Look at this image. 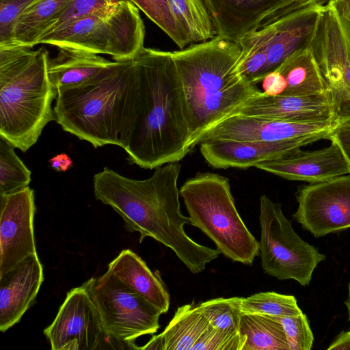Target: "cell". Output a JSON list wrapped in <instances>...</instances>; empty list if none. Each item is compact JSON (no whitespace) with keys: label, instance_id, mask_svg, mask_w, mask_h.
Here are the masks:
<instances>
[{"label":"cell","instance_id":"7402d4cb","mask_svg":"<svg viewBox=\"0 0 350 350\" xmlns=\"http://www.w3.org/2000/svg\"><path fill=\"white\" fill-rule=\"evenodd\" d=\"M211 325L197 304L183 305L176 310L163 332L139 349L193 350Z\"/></svg>","mask_w":350,"mask_h":350},{"label":"cell","instance_id":"d590c367","mask_svg":"<svg viewBox=\"0 0 350 350\" xmlns=\"http://www.w3.org/2000/svg\"><path fill=\"white\" fill-rule=\"evenodd\" d=\"M328 139L339 146L350 169V123L338 122Z\"/></svg>","mask_w":350,"mask_h":350},{"label":"cell","instance_id":"7a4b0ae2","mask_svg":"<svg viewBox=\"0 0 350 350\" xmlns=\"http://www.w3.org/2000/svg\"><path fill=\"white\" fill-rule=\"evenodd\" d=\"M180 169L178 162L170 163L156 167L147 179L135 180L105 167L94 176V192L97 200L122 217L126 230L139 233V243L146 237L155 239L198 273L220 252L196 243L185 232L190 219L180 211Z\"/></svg>","mask_w":350,"mask_h":350},{"label":"cell","instance_id":"5b68a950","mask_svg":"<svg viewBox=\"0 0 350 350\" xmlns=\"http://www.w3.org/2000/svg\"><path fill=\"white\" fill-rule=\"evenodd\" d=\"M49 59L44 47L0 46V136L24 152L55 120L57 89L49 75Z\"/></svg>","mask_w":350,"mask_h":350},{"label":"cell","instance_id":"4316f807","mask_svg":"<svg viewBox=\"0 0 350 350\" xmlns=\"http://www.w3.org/2000/svg\"><path fill=\"white\" fill-rule=\"evenodd\" d=\"M241 54L237 65L239 76L256 85L268 73V57L265 40L257 29L245 34L239 41Z\"/></svg>","mask_w":350,"mask_h":350},{"label":"cell","instance_id":"836d02e7","mask_svg":"<svg viewBox=\"0 0 350 350\" xmlns=\"http://www.w3.org/2000/svg\"><path fill=\"white\" fill-rule=\"evenodd\" d=\"M117 1L118 0H72L46 34L59 30L79 19L107 8Z\"/></svg>","mask_w":350,"mask_h":350},{"label":"cell","instance_id":"9c48e42d","mask_svg":"<svg viewBox=\"0 0 350 350\" xmlns=\"http://www.w3.org/2000/svg\"><path fill=\"white\" fill-rule=\"evenodd\" d=\"M259 220V253L264 271L278 280L292 279L301 286L308 285L325 256L297 235L281 204L265 195L260 198Z\"/></svg>","mask_w":350,"mask_h":350},{"label":"cell","instance_id":"9a60e30c","mask_svg":"<svg viewBox=\"0 0 350 350\" xmlns=\"http://www.w3.org/2000/svg\"><path fill=\"white\" fill-rule=\"evenodd\" d=\"M317 141L316 138L282 142L217 139L204 140L199 144L202 157L212 167L245 169L282 158Z\"/></svg>","mask_w":350,"mask_h":350},{"label":"cell","instance_id":"60d3db41","mask_svg":"<svg viewBox=\"0 0 350 350\" xmlns=\"http://www.w3.org/2000/svg\"><path fill=\"white\" fill-rule=\"evenodd\" d=\"M345 304L347 309L348 319L350 322V280L348 284V294H347V297L346 300L345 301Z\"/></svg>","mask_w":350,"mask_h":350},{"label":"cell","instance_id":"f35d334b","mask_svg":"<svg viewBox=\"0 0 350 350\" xmlns=\"http://www.w3.org/2000/svg\"><path fill=\"white\" fill-rule=\"evenodd\" d=\"M327 349L350 350V331L340 333Z\"/></svg>","mask_w":350,"mask_h":350},{"label":"cell","instance_id":"5bb4252c","mask_svg":"<svg viewBox=\"0 0 350 350\" xmlns=\"http://www.w3.org/2000/svg\"><path fill=\"white\" fill-rule=\"evenodd\" d=\"M0 276L36 254L34 192L29 186L0 196Z\"/></svg>","mask_w":350,"mask_h":350},{"label":"cell","instance_id":"44dd1931","mask_svg":"<svg viewBox=\"0 0 350 350\" xmlns=\"http://www.w3.org/2000/svg\"><path fill=\"white\" fill-rule=\"evenodd\" d=\"M273 70L280 95L320 94L330 90L309 45L294 52Z\"/></svg>","mask_w":350,"mask_h":350},{"label":"cell","instance_id":"e0dca14e","mask_svg":"<svg viewBox=\"0 0 350 350\" xmlns=\"http://www.w3.org/2000/svg\"><path fill=\"white\" fill-rule=\"evenodd\" d=\"M340 109L331 91L312 95L268 96L260 92L234 115L293 120L338 118Z\"/></svg>","mask_w":350,"mask_h":350},{"label":"cell","instance_id":"52a82bcc","mask_svg":"<svg viewBox=\"0 0 350 350\" xmlns=\"http://www.w3.org/2000/svg\"><path fill=\"white\" fill-rule=\"evenodd\" d=\"M145 26L139 9L129 0L107 8L44 35L39 44L107 54L116 62L131 60L144 47Z\"/></svg>","mask_w":350,"mask_h":350},{"label":"cell","instance_id":"f1b7e54d","mask_svg":"<svg viewBox=\"0 0 350 350\" xmlns=\"http://www.w3.org/2000/svg\"><path fill=\"white\" fill-rule=\"evenodd\" d=\"M14 147L0 136V196H4L27 186L31 171L14 152Z\"/></svg>","mask_w":350,"mask_h":350},{"label":"cell","instance_id":"4fadbf2b","mask_svg":"<svg viewBox=\"0 0 350 350\" xmlns=\"http://www.w3.org/2000/svg\"><path fill=\"white\" fill-rule=\"evenodd\" d=\"M309 46L340 109L350 101V42L328 1L322 6Z\"/></svg>","mask_w":350,"mask_h":350},{"label":"cell","instance_id":"6da1fadb","mask_svg":"<svg viewBox=\"0 0 350 350\" xmlns=\"http://www.w3.org/2000/svg\"><path fill=\"white\" fill-rule=\"evenodd\" d=\"M133 60L137 85L121 148L142 168L178 162L191 150V132L172 52L144 47Z\"/></svg>","mask_w":350,"mask_h":350},{"label":"cell","instance_id":"1f68e13d","mask_svg":"<svg viewBox=\"0 0 350 350\" xmlns=\"http://www.w3.org/2000/svg\"><path fill=\"white\" fill-rule=\"evenodd\" d=\"M282 325L288 340L289 350H310L314 337L306 315L275 317Z\"/></svg>","mask_w":350,"mask_h":350},{"label":"cell","instance_id":"f546056e","mask_svg":"<svg viewBox=\"0 0 350 350\" xmlns=\"http://www.w3.org/2000/svg\"><path fill=\"white\" fill-rule=\"evenodd\" d=\"M162 29L179 47L191 43L189 38L174 15L168 0H129Z\"/></svg>","mask_w":350,"mask_h":350},{"label":"cell","instance_id":"ba28073f","mask_svg":"<svg viewBox=\"0 0 350 350\" xmlns=\"http://www.w3.org/2000/svg\"><path fill=\"white\" fill-rule=\"evenodd\" d=\"M116 349H139L135 340L159 328V310L122 282L110 270L83 284Z\"/></svg>","mask_w":350,"mask_h":350},{"label":"cell","instance_id":"8d00e7d4","mask_svg":"<svg viewBox=\"0 0 350 350\" xmlns=\"http://www.w3.org/2000/svg\"><path fill=\"white\" fill-rule=\"evenodd\" d=\"M334 7L340 25L350 42V0H328Z\"/></svg>","mask_w":350,"mask_h":350},{"label":"cell","instance_id":"ac0fdd59","mask_svg":"<svg viewBox=\"0 0 350 350\" xmlns=\"http://www.w3.org/2000/svg\"><path fill=\"white\" fill-rule=\"evenodd\" d=\"M256 167L290 180L315 183L350 174L349 165L339 146L313 151L301 149L280 159L256 165Z\"/></svg>","mask_w":350,"mask_h":350},{"label":"cell","instance_id":"83f0119b","mask_svg":"<svg viewBox=\"0 0 350 350\" xmlns=\"http://www.w3.org/2000/svg\"><path fill=\"white\" fill-rule=\"evenodd\" d=\"M239 307L241 313L278 317L297 316L303 313L294 296L275 292H262L247 297H239Z\"/></svg>","mask_w":350,"mask_h":350},{"label":"cell","instance_id":"d4e9b609","mask_svg":"<svg viewBox=\"0 0 350 350\" xmlns=\"http://www.w3.org/2000/svg\"><path fill=\"white\" fill-rule=\"evenodd\" d=\"M238 334L240 350H289L284 327L273 316L241 313Z\"/></svg>","mask_w":350,"mask_h":350},{"label":"cell","instance_id":"4dcf8cb0","mask_svg":"<svg viewBox=\"0 0 350 350\" xmlns=\"http://www.w3.org/2000/svg\"><path fill=\"white\" fill-rule=\"evenodd\" d=\"M197 306L213 328L230 336L239 335L241 312L238 297L212 299Z\"/></svg>","mask_w":350,"mask_h":350},{"label":"cell","instance_id":"d6986e66","mask_svg":"<svg viewBox=\"0 0 350 350\" xmlns=\"http://www.w3.org/2000/svg\"><path fill=\"white\" fill-rule=\"evenodd\" d=\"M43 281V267L37 253L0 276L1 332L19 322L34 303Z\"/></svg>","mask_w":350,"mask_h":350},{"label":"cell","instance_id":"ab89813d","mask_svg":"<svg viewBox=\"0 0 350 350\" xmlns=\"http://www.w3.org/2000/svg\"><path fill=\"white\" fill-rule=\"evenodd\" d=\"M339 122L350 123V107L343 111H340L338 118Z\"/></svg>","mask_w":350,"mask_h":350},{"label":"cell","instance_id":"cb8c5ba5","mask_svg":"<svg viewBox=\"0 0 350 350\" xmlns=\"http://www.w3.org/2000/svg\"><path fill=\"white\" fill-rule=\"evenodd\" d=\"M72 0H34L22 13L14 29L16 43L32 48L59 20Z\"/></svg>","mask_w":350,"mask_h":350},{"label":"cell","instance_id":"2e32d148","mask_svg":"<svg viewBox=\"0 0 350 350\" xmlns=\"http://www.w3.org/2000/svg\"><path fill=\"white\" fill-rule=\"evenodd\" d=\"M301 0H204L216 36L239 42Z\"/></svg>","mask_w":350,"mask_h":350},{"label":"cell","instance_id":"3957f363","mask_svg":"<svg viewBox=\"0 0 350 350\" xmlns=\"http://www.w3.org/2000/svg\"><path fill=\"white\" fill-rule=\"evenodd\" d=\"M241 54L239 42L219 36L172 52L184 89L191 150L208 131L260 92L237 73Z\"/></svg>","mask_w":350,"mask_h":350},{"label":"cell","instance_id":"8992f818","mask_svg":"<svg viewBox=\"0 0 350 350\" xmlns=\"http://www.w3.org/2000/svg\"><path fill=\"white\" fill-rule=\"evenodd\" d=\"M190 224L198 228L233 261L252 265L259 254V241L252 234L235 206L229 179L198 172L180 188Z\"/></svg>","mask_w":350,"mask_h":350},{"label":"cell","instance_id":"7c38bea8","mask_svg":"<svg viewBox=\"0 0 350 350\" xmlns=\"http://www.w3.org/2000/svg\"><path fill=\"white\" fill-rule=\"evenodd\" d=\"M338 118L323 120H293L235 115L208 131L201 142L217 139L264 142L304 138L328 139L338 124Z\"/></svg>","mask_w":350,"mask_h":350},{"label":"cell","instance_id":"74e56055","mask_svg":"<svg viewBox=\"0 0 350 350\" xmlns=\"http://www.w3.org/2000/svg\"><path fill=\"white\" fill-rule=\"evenodd\" d=\"M51 167L57 172H66L72 167L71 158L65 153L57 154L49 161Z\"/></svg>","mask_w":350,"mask_h":350},{"label":"cell","instance_id":"e575fe53","mask_svg":"<svg viewBox=\"0 0 350 350\" xmlns=\"http://www.w3.org/2000/svg\"><path fill=\"white\" fill-rule=\"evenodd\" d=\"M240 348L239 335L230 336L211 326L193 350H240Z\"/></svg>","mask_w":350,"mask_h":350},{"label":"cell","instance_id":"603a6c76","mask_svg":"<svg viewBox=\"0 0 350 350\" xmlns=\"http://www.w3.org/2000/svg\"><path fill=\"white\" fill-rule=\"evenodd\" d=\"M115 63L94 53L59 48L57 55L49 59L48 72L57 89L85 82Z\"/></svg>","mask_w":350,"mask_h":350},{"label":"cell","instance_id":"d6a6232c","mask_svg":"<svg viewBox=\"0 0 350 350\" xmlns=\"http://www.w3.org/2000/svg\"><path fill=\"white\" fill-rule=\"evenodd\" d=\"M34 0H0V46L16 43L14 29L25 10Z\"/></svg>","mask_w":350,"mask_h":350},{"label":"cell","instance_id":"8fae6325","mask_svg":"<svg viewBox=\"0 0 350 350\" xmlns=\"http://www.w3.org/2000/svg\"><path fill=\"white\" fill-rule=\"evenodd\" d=\"M293 218L314 237L350 228V174L299 187Z\"/></svg>","mask_w":350,"mask_h":350},{"label":"cell","instance_id":"ffe728a7","mask_svg":"<svg viewBox=\"0 0 350 350\" xmlns=\"http://www.w3.org/2000/svg\"><path fill=\"white\" fill-rule=\"evenodd\" d=\"M108 269L162 314L168 312L170 295L159 273L150 271L146 262L133 251L122 250L108 265Z\"/></svg>","mask_w":350,"mask_h":350},{"label":"cell","instance_id":"484cf974","mask_svg":"<svg viewBox=\"0 0 350 350\" xmlns=\"http://www.w3.org/2000/svg\"><path fill=\"white\" fill-rule=\"evenodd\" d=\"M168 2L191 42L206 41L216 36L204 0H168Z\"/></svg>","mask_w":350,"mask_h":350},{"label":"cell","instance_id":"277c9868","mask_svg":"<svg viewBox=\"0 0 350 350\" xmlns=\"http://www.w3.org/2000/svg\"><path fill=\"white\" fill-rule=\"evenodd\" d=\"M137 85L133 59L114 65L81 83L57 88L53 108L64 131L94 148L121 147Z\"/></svg>","mask_w":350,"mask_h":350},{"label":"cell","instance_id":"30bf717a","mask_svg":"<svg viewBox=\"0 0 350 350\" xmlns=\"http://www.w3.org/2000/svg\"><path fill=\"white\" fill-rule=\"evenodd\" d=\"M43 332L52 350L116 349L83 284L67 293L53 323Z\"/></svg>","mask_w":350,"mask_h":350}]
</instances>
